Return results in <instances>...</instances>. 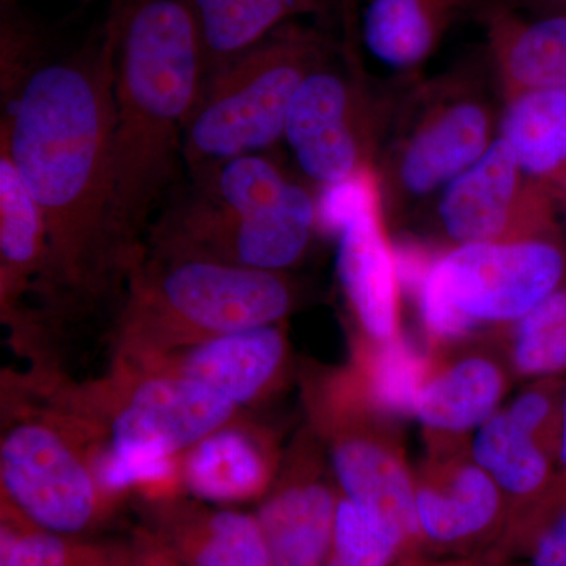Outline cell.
<instances>
[{
    "label": "cell",
    "instance_id": "6da1fadb",
    "mask_svg": "<svg viewBox=\"0 0 566 566\" xmlns=\"http://www.w3.org/2000/svg\"><path fill=\"white\" fill-rule=\"evenodd\" d=\"M117 24L95 48L39 66L22 82L2 139L43 214L52 293H91L128 264L114 167Z\"/></svg>",
    "mask_w": 566,
    "mask_h": 566
},
{
    "label": "cell",
    "instance_id": "7a4b0ae2",
    "mask_svg": "<svg viewBox=\"0 0 566 566\" xmlns=\"http://www.w3.org/2000/svg\"><path fill=\"white\" fill-rule=\"evenodd\" d=\"M205 80L203 44L186 0H136L117 20L114 167L117 223L132 260L182 161V133Z\"/></svg>",
    "mask_w": 566,
    "mask_h": 566
},
{
    "label": "cell",
    "instance_id": "3957f363",
    "mask_svg": "<svg viewBox=\"0 0 566 566\" xmlns=\"http://www.w3.org/2000/svg\"><path fill=\"white\" fill-rule=\"evenodd\" d=\"M129 270L120 324L129 357L282 323L297 303L285 273L151 251Z\"/></svg>",
    "mask_w": 566,
    "mask_h": 566
},
{
    "label": "cell",
    "instance_id": "277c9868",
    "mask_svg": "<svg viewBox=\"0 0 566 566\" xmlns=\"http://www.w3.org/2000/svg\"><path fill=\"white\" fill-rule=\"evenodd\" d=\"M329 57L322 35L286 24L211 74L182 133L189 172L274 147L301 84Z\"/></svg>",
    "mask_w": 566,
    "mask_h": 566
},
{
    "label": "cell",
    "instance_id": "5b68a950",
    "mask_svg": "<svg viewBox=\"0 0 566 566\" xmlns=\"http://www.w3.org/2000/svg\"><path fill=\"white\" fill-rule=\"evenodd\" d=\"M307 395L314 431L329 449L340 493L392 535L400 557L419 556L423 539L415 475L395 417L371 403L348 370L315 379Z\"/></svg>",
    "mask_w": 566,
    "mask_h": 566
},
{
    "label": "cell",
    "instance_id": "8992f818",
    "mask_svg": "<svg viewBox=\"0 0 566 566\" xmlns=\"http://www.w3.org/2000/svg\"><path fill=\"white\" fill-rule=\"evenodd\" d=\"M476 84L474 74L457 71L406 99L378 170L395 211L444 191L497 139L493 106Z\"/></svg>",
    "mask_w": 566,
    "mask_h": 566
},
{
    "label": "cell",
    "instance_id": "52a82bcc",
    "mask_svg": "<svg viewBox=\"0 0 566 566\" xmlns=\"http://www.w3.org/2000/svg\"><path fill=\"white\" fill-rule=\"evenodd\" d=\"M316 230V199L305 189L277 210L230 214L185 193L151 229V252L285 273Z\"/></svg>",
    "mask_w": 566,
    "mask_h": 566
},
{
    "label": "cell",
    "instance_id": "ba28073f",
    "mask_svg": "<svg viewBox=\"0 0 566 566\" xmlns=\"http://www.w3.org/2000/svg\"><path fill=\"white\" fill-rule=\"evenodd\" d=\"M0 476L7 504L55 534L95 526L112 499L96 480L91 453L51 423H18L3 436Z\"/></svg>",
    "mask_w": 566,
    "mask_h": 566
},
{
    "label": "cell",
    "instance_id": "9c48e42d",
    "mask_svg": "<svg viewBox=\"0 0 566 566\" xmlns=\"http://www.w3.org/2000/svg\"><path fill=\"white\" fill-rule=\"evenodd\" d=\"M434 274L449 300L476 326H501L528 314L565 285L558 234L515 241L446 245Z\"/></svg>",
    "mask_w": 566,
    "mask_h": 566
},
{
    "label": "cell",
    "instance_id": "30bf717a",
    "mask_svg": "<svg viewBox=\"0 0 566 566\" xmlns=\"http://www.w3.org/2000/svg\"><path fill=\"white\" fill-rule=\"evenodd\" d=\"M554 193L524 172L504 137L447 185L438 221L449 245L515 243L558 234Z\"/></svg>",
    "mask_w": 566,
    "mask_h": 566
},
{
    "label": "cell",
    "instance_id": "8fae6325",
    "mask_svg": "<svg viewBox=\"0 0 566 566\" xmlns=\"http://www.w3.org/2000/svg\"><path fill=\"white\" fill-rule=\"evenodd\" d=\"M423 439L424 457L412 469L423 547L458 553L494 547L509 521V502L476 463L469 436Z\"/></svg>",
    "mask_w": 566,
    "mask_h": 566
},
{
    "label": "cell",
    "instance_id": "7c38bea8",
    "mask_svg": "<svg viewBox=\"0 0 566 566\" xmlns=\"http://www.w3.org/2000/svg\"><path fill=\"white\" fill-rule=\"evenodd\" d=\"M283 139L301 172L319 188L375 166L374 111L360 85L329 61L301 84Z\"/></svg>",
    "mask_w": 566,
    "mask_h": 566
},
{
    "label": "cell",
    "instance_id": "4fadbf2b",
    "mask_svg": "<svg viewBox=\"0 0 566 566\" xmlns=\"http://www.w3.org/2000/svg\"><path fill=\"white\" fill-rule=\"evenodd\" d=\"M134 385L111 419L112 449L142 458L181 457L234 420L238 406L210 387L172 375L128 371Z\"/></svg>",
    "mask_w": 566,
    "mask_h": 566
},
{
    "label": "cell",
    "instance_id": "5bb4252c",
    "mask_svg": "<svg viewBox=\"0 0 566 566\" xmlns=\"http://www.w3.org/2000/svg\"><path fill=\"white\" fill-rule=\"evenodd\" d=\"M316 441L311 431L293 442L256 513L273 566H326L329 557L340 491Z\"/></svg>",
    "mask_w": 566,
    "mask_h": 566
},
{
    "label": "cell",
    "instance_id": "9a60e30c",
    "mask_svg": "<svg viewBox=\"0 0 566 566\" xmlns=\"http://www.w3.org/2000/svg\"><path fill=\"white\" fill-rule=\"evenodd\" d=\"M129 365L137 374L200 382L234 406L251 405L273 392L285 378L289 340L281 323L270 324L134 356Z\"/></svg>",
    "mask_w": 566,
    "mask_h": 566
},
{
    "label": "cell",
    "instance_id": "2e32d148",
    "mask_svg": "<svg viewBox=\"0 0 566 566\" xmlns=\"http://www.w3.org/2000/svg\"><path fill=\"white\" fill-rule=\"evenodd\" d=\"M428 356L415 412L423 438H465L497 411L512 374L501 356L476 337Z\"/></svg>",
    "mask_w": 566,
    "mask_h": 566
},
{
    "label": "cell",
    "instance_id": "e0dca14e",
    "mask_svg": "<svg viewBox=\"0 0 566 566\" xmlns=\"http://www.w3.org/2000/svg\"><path fill=\"white\" fill-rule=\"evenodd\" d=\"M385 203L381 196L364 205L335 237L338 281L357 331L381 340L401 333V286Z\"/></svg>",
    "mask_w": 566,
    "mask_h": 566
},
{
    "label": "cell",
    "instance_id": "ac0fdd59",
    "mask_svg": "<svg viewBox=\"0 0 566 566\" xmlns=\"http://www.w3.org/2000/svg\"><path fill=\"white\" fill-rule=\"evenodd\" d=\"M150 532L186 566H273L256 516L200 502L151 499Z\"/></svg>",
    "mask_w": 566,
    "mask_h": 566
},
{
    "label": "cell",
    "instance_id": "d6986e66",
    "mask_svg": "<svg viewBox=\"0 0 566 566\" xmlns=\"http://www.w3.org/2000/svg\"><path fill=\"white\" fill-rule=\"evenodd\" d=\"M279 472L273 442L229 422L180 457V485L200 502L238 504L266 494Z\"/></svg>",
    "mask_w": 566,
    "mask_h": 566
},
{
    "label": "cell",
    "instance_id": "ffe728a7",
    "mask_svg": "<svg viewBox=\"0 0 566 566\" xmlns=\"http://www.w3.org/2000/svg\"><path fill=\"white\" fill-rule=\"evenodd\" d=\"M488 50L505 99L566 88V13L521 17L505 3L486 7Z\"/></svg>",
    "mask_w": 566,
    "mask_h": 566
},
{
    "label": "cell",
    "instance_id": "44dd1931",
    "mask_svg": "<svg viewBox=\"0 0 566 566\" xmlns=\"http://www.w3.org/2000/svg\"><path fill=\"white\" fill-rule=\"evenodd\" d=\"M471 446L476 463L493 476L509 502L506 524L535 505L556 475V450L521 427L505 408L476 428Z\"/></svg>",
    "mask_w": 566,
    "mask_h": 566
},
{
    "label": "cell",
    "instance_id": "7402d4cb",
    "mask_svg": "<svg viewBox=\"0 0 566 566\" xmlns=\"http://www.w3.org/2000/svg\"><path fill=\"white\" fill-rule=\"evenodd\" d=\"M469 0H370L363 36L368 52L401 73L420 69L433 55Z\"/></svg>",
    "mask_w": 566,
    "mask_h": 566
},
{
    "label": "cell",
    "instance_id": "603a6c76",
    "mask_svg": "<svg viewBox=\"0 0 566 566\" xmlns=\"http://www.w3.org/2000/svg\"><path fill=\"white\" fill-rule=\"evenodd\" d=\"M203 44L205 80L294 18L319 14L331 0H186ZM203 80V82H205Z\"/></svg>",
    "mask_w": 566,
    "mask_h": 566
},
{
    "label": "cell",
    "instance_id": "cb8c5ba5",
    "mask_svg": "<svg viewBox=\"0 0 566 566\" xmlns=\"http://www.w3.org/2000/svg\"><path fill=\"white\" fill-rule=\"evenodd\" d=\"M499 136L528 177L556 197L566 191V88H539L506 98Z\"/></svg>",
    "mask_w": 566,
    "mask_h": 566
},
{
    "label": "cell",
    "instance_id": "d4e9b609",
    "mask_svg": "<svg viewBox=\"0 0 566 566\" xmlns=\"http://www.w3.org/2000/svg\"><path fill=\"white\" fill-rule=\"evenodd\" d=\"M48 264V233L39 205L21 180L6 145L0 144V286L11 308Z\"/></svg>",
    "mask_w": 566,
    "mask_h": 566
},
{
    "label": "cell",
    "instance_id": "484cf974",
    "mask_svg": "<svg viewBox=\"0 0 566 566\" xmlns=\"http://www.w3.org/2000/svg\"><path fill=\"white\" fill-rule=\"evenodd\" d=\"M428 360V352H420L403 333L381 340L357 331L346 370L371 403L400 419L415 416Z\"/></svg>",
    "mask_w": 566,
    "mask_h": 566
},
{
    "label": "cell",
    "instance_id": "4316f807",
    "mask_svg": "<svg viewBox=\"0 0 566 566\" xmlns=\"http://www.w3.org/2000/svg\"><path fill=\"white\" fill-rule=\"evenodd\" d=\"M483 340L515 378H556L566 374V285L516 322L491 327Z\"/></svg>",
    "mask_w": 566,
    "mask_h": 566
},
{
    "label": "cell",
    "instance_id": "83f0119b",
    "mask_svg": "<svg viewBox=\"0 0 566 566\" xmlns=\"http://www.w3.org/2000/svg\"><path fill=\"white\" fill-rule=\"evenodd\" d=\"M128 562L129 547L44 531L32 526L18 512L14 520L3 517L0 566H128Z\"/></svg>",
    "mask_w": 566,
    "mask_h": 566
},
{
    "label": "cell",
    "instance_id": "f1b7e54d",
    "mask_svg": "<svg viewBox=\"0 0 566 566\" xmlns=\"http://www.w3.org/2000/svg\"><path fill=\"white\" fill-rule=\"evenodd\" d=\"M398 557L392 535L340 493L326 566H390Z\"/></svg>",
    "mask_w": 566,
    "mask_h": 566
},
{
    "label": "cell",
    "instance_id": "f546056e",
    "mask_svg": "<svg viewBox=\"0 0 566 566\" xmlns=\"http://www.w3.org/2000/svg\"><path fill=\"white\" fill-rule=\"evenodd\" d=\"M564 510H566V395L560 455H558L557 471L553 483L535 505L506 524L504 534L495 543L493 549L488 553V557L493 558L494 564L501 566L510 558L520 556L527 543Z\"/></svg>",
    "mask_w": 566,
    "mask_h": 566
},
{
    "label": "cell",
    "instance_id": "4dcf8cb0",
    "mask_svg": "<svg viewBox=\"0 0 566 566\" xmlns=\"http://www.w3.org/2000/svg\"><path fill=\"white\" fill-rule=\"evenodd\" d=\"M392 243L401 293L408 297H415L433 270L446 245L441 248V245L428 243L422 238H416L412 234H400L392 240Z\"/></svg>",
    "mask_w": 566,
    "mask_h": 566
},
{
    "label": "cell",
    "instance_id": "1f68e13d",
    "mask_svg": "<svg viewBox=\"0 0 566 566\" xmlns=\"http://www.w3.org/2000/svg\"><path fill=\"white\" fill-rule=\"evenodd\" d=\"M520 556L528 558L531 566H566V510L547 523Z\"/></svg>",
    "mask_w": 566,
    "mask_h": 566
},
{
    "label": "cell",
    "instance_id": "d6a6232c",
    "mask_svg": "<svg viewBox=\"0 0 566 566\" xmlns=\"http://www.w3.org/2000/svg\"><path fill=\"white\" fill-rule=\"evenodd\" d=\"M128 566H186L150 531L140 532L129 546Z\"/></svg>",
    "mask_w": 566,
    "mask_h": 566
},
{
    "label": "cell",
    "instance_id": "836d02e7",
    "mask_svg": "<svg viewBox=\"0 0 566 566\" xmlns=\"http://www.w3.org/2000/svg\"><path fill=\"white\" fill-rule=\"evenodd\" d=\"M390 566H497L490 558H468V560L427 562L422 556L400 557Z\"/></svg>",
    "mask_w": 566,
    "mask_h": 566
},
{
    "label": "cell",
    "instance_id": "e575fe53",
    "mask_svg": "<svg viewBox=\"0 0 566 566\" xmlns=\"http://www.w3.org/2000/svg\"><path fill=\"white\" fill-rule=\"evenodd\" d=\"M538 14L566 13V0H521Z\"/></svg>",
    "mask_w": 566,
    "mask_h": 566
},
{
    "label": "cell",
    "instance_id": "d590c367",
    "mask_svg": "<svg viewBox=\"0 0 566 566\" xmlns=\"http://www.w3.org/2000/svg\"><path fill=\"white\" fill-rule=\"evenodd\" d=\"M558 199L564 200V202L566 203V191L564 193H562V196L558 197Z\"/></svg>",
    "mask_w": 566,
    "mask_h": 566
}]
</instances>
